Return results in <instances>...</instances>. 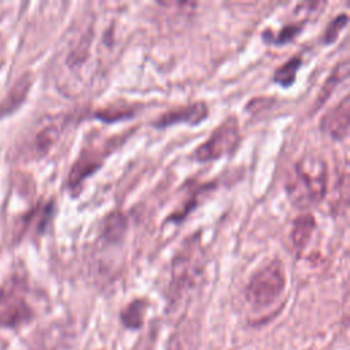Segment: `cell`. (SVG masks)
<instances>
[{"mask_svg":"<svg viewBox=\"0 0 350 350\" xmlns=\"http://www.w3.org/2000/svg\"><path fill=\"white\" fill-rule=\"evenodd\" d=\"M29 90V83H27V79L23 78L18 82V85L14 86V89L11 90L10 96L4 100V103L0 105V112L4 113L12 108H15L25 97L26 92Z\"/></svg>","mask_w":350,"mask_h":350,"instance_id":"obj_15","label":"cell"},{"mask_svg":"<svg viewBox=\"0 0 350 350\" xmlns=\"http://www.w3.org/2000/svg\"><path fill=\"white\" fill-rule=\"evenodd\" d=\"M350 100L345 96L343 100L334 108L327 111L321 118L320 127L334 139H342L347 135L349 120H350Z\"/></svg>","mask_w":350,"mask_h":350,"instance_id":"obj_6","label":"cell"},{"mask_svg":"<svg viewBox=\"0 0 350 350\" xmlns=\"http://www.w3.org/2000/svg\"><path fill=\"white\" fill-rule=\"evenodd\" d=\"M209 113V108L204 101H194L190 104L175 107L164 113H161L156 120L154 126L159 129L168 127L179 123L198 124L201 123Z\"/></svg>","mask_w":350,"mask_h":350,"instance_id":"obj_4","label":"cell"},{"mask_svg":"<svg viewBox=\"0 0 350 350\" xmlns=\"http://www.w3.org/2000/svg\"><path fill=\"white\" fill-rule=\"evenodd\" d=\"M239 124L234 115L227 116L196 150L194 157L200 163L212 161L230 154L239 144Z\"/></svg>","mask_w":350,"mask_h":350,"instance_id":"obj_3","label":"cell"},{"mask_svg":"<svg viewBox=\"0 0 350 350\" xmlns=\"http://www.w3.org/2000/svg\"><path fill=\"white\" fill-rule=\"evenodd\" d=\"M127 230V217L120 211H112L103 220L101 235L109 243H119Z\"/></svg>","mask_w":350,"mask_h":350,"instance_id":"obj_9","label":"cell"},{"mask_svg":"<svg viewBox=\"0 0 350 350\" xmlns=\"http://www.w3.org/2000/svg\"><path fill=\"white\" fill-rule=\"evenodd\" d=\"M349 75V62L343 60L340 63H338L334 70L331 71L329 77L325 79V82L323 83L320 93L317 94V100H316V105L320 107L328 97L329 94L334 92L335 86L338 83H340V81H343L346 77Z\"/></svg>","mask_w":350,"mask_h":350,"instance_id":"obj_11","label":"cell"},{"mask_svg":"<svg viewBox=\"0 0 350 350\" xmlns=\"http://www.w3.org/2000/svg\"><path fill=\"white\" fill-rule=\"evenodd\" d=\"M286 191L298 208L320 202L327 191V164L323 157L308 153L298 159L286 182Z\"/></svg>","mask_w":350,"mask_h":350,"instance_id":"obj_1","label":"cell"},{"mask_svg":"<svg viewBox=\"0 0 350 350\" xmlns=\"http://www.w3.org/2000/svg\"><path fill=\"white\" fill-rule=\"evenodd\" d=\"M346 25H347V15L346 14H340V15L335 16L329 22V25L327 26V29L324 31V42L325 44H332L338 38L339 33L346 27Z\"/></svg>","mask_w":350,"mask_h":350,"instance_id":"obj_16","label":"cell"},{"mask_svg":"<svg viewBox=\"0 0 350 350\" xmlns=\"http://www.w3.org/2000/svg\"><path fill=\"white\" fill-rule=\"evenodd\" d=\"M146 309V302L144 299H135L130 302L120 313V320L127 328L137 329L144 321V313Z\"/></svg>","mask_w":350,"mask_h":350,"instance_id":"obj_13","label":"cell"},{"mask_svg":"<svg viewBox=\"0 0 350 350\" xmlns=\"http://www.w3.org/2000/svg\"><path fill=\"white\" fill-rule=\"evenodd\" d=\"M101 165V159L97 157V152H83L79 159L74 163L70 176H68V183L71 187H75L79 185L86 176L93 174L98 167Z\"/></svg>","mask_w":350,"mask_h":350,"instance_id":"obj_8","label":"cell"},{"mask_svg":"<svg viewBox=\"0 0 350 350\" xmlns=\"http://www.w3.org/2000/svg\"><path fill=\"white\" fill-rule=\"evenodd\" d=\"M302 64V59L299 56H293L287 62H284L280 67L276 68L273 74V81L284 88L291 86L295 82L297 71Z\"/></svg>","mask_w":350,"mask_h":350,"instance_id":"obj_12","label":"cell"},{"mask_svg":"<svg viewBox=\"0 0 350 350\" xmlns=\"http://www.w3.org/2000/svg\"><path fill=\"white\" fill-rule=\"evenodd\" d=\"M301 29H302V23L301 25H286L280 30L275 31V34H272L268 30L264 31L262 33V38L267 42L282 45V44H286V42L291 41L301 31Z\"/></svg>","mask_w":350,"mask_h":350,"instance_id":"obj_14","label":"cell"},{"mask_svg":"<svg viewBox=\"0 0 350 350\" xmlns=\"http://www.w3.org/2000/svg\"><path fill=\"white\" fill-rule=\"evenodd\" d=\"M200 254H201L200 242L189 239V242L185 243V247L174 258L172 278L175 284L183 286L185 283L196 278L198 272Z\"/></svg>","mask_w":350,"mask_h":350,"instance_id":"obj_5","label":"cell"},{"mask_svg":"<svg viewBox=\"0 0 350 350\" xmlns=\"http://www.w3.org/2000/svg\"><path fill=\"white\" fill-rule=\"evenodd\" d=\"M314 228H316V220L312 213L299 215L293 223V230H291L293 243L297 247H304L309 242Z\"/></svg>","mask_w":350,"mask_h":350,"instance_id":"obj_10","label":"cell"},{"mask_svg":"<svg viewBox=\"0 0 350 350\" xmlns=\"http://www.w3.org/2000/svg\"><path fill=\"white\" fill-rule=\"evenodd\" d=\"M31 317V309L19 297L0 291V327H15Z\"/></svg>","mask_w":350,"mask_h":350,"instance_id":"obj_7","label":"cell"},{"mask_svg":"<svg viewBox=\"0 0 350 350\" xmlns=\"http://www.w3.org/2000/svg\"><path fill=\"white\" fill-rule=\"evenodd\" d=\"M133 115V111L130 108L124 107H111V108H103L94 113L96 118L104 120V122H116L123 118H129Z\"/></svg>","mask_w":350,"mask_h":350,"instance_id":"obj_17","label":"cell"},{"mask_svg":"<svg viewBox=\"0 0 350 350\" xmlns=\"http://www.w3.org/2000/svg\"><path fill=\"white\" fill-rule=\"evenodd\" d=\"M286 276L282 262L275 258L260 267L249 279L246 299L256 308L272 305L283 293Z\"/></svg>","mask_w":350,"mask_h":350,"instance_id":"obj_2","label":"cell"},{"mask_svg":"<svg viewBox=\"0 0 350 350\" xmlns=\"http://www.w3.org/2000/svg\"><path fill=\"white\" fill-rule=\"evenodd\" d=\"M59 137V130L55 126H49L46 129H44L38 137H37V146L41 150H46Z\"/></svg>","mask_w":350,"mask_h":350,"instance_id":"obj_18","label":"cell"}]
</instances>
